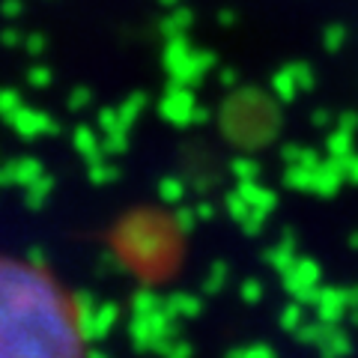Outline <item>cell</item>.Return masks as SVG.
<instances>
[{"label": "cell", "mask_w": 358, "mask_h": 358, "mask_svg": "<svg viewBox=\"0 0 358 358\" xmlns=\"http://www.w3.org/2000/svg\"><path fill=\"white\" fill-rule=\"evenodd\" d=\"M0 358H84V326L48 268L0 254Z\"/></svg>", "instance_id": "cell-1"}]
</instances>
